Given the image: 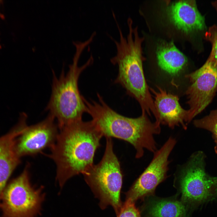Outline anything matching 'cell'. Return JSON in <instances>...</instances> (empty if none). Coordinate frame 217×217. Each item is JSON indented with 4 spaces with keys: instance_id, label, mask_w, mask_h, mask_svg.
I'll list each match as a JSON object with an SVG mask.
<instances>
[{
    "instance_id": "9",
    "label": "cell",
    "mask_w": 217,
    "mask_h": 217,
    "mask_svg": "<svg viewBox=\"0 0 217 217\" xmlns=\"http://www.w3.org/2000/svg\"><path fill=\"white\" fill-rule=\"evenodd\" d=\"M176 143L175 138L171 136L153 153L149 164L126 193V200L135 203L137 200L152 194L167 178L170 162L169 156Z\"/></svg>"
},
{
    "instance_id": "10",
    "label": "cell",
    "mask_w": 217,
    "mask_h": 217,
    "mask_svg": "<svg viewBox=\"0 0 217 217\" xmlns=\"http://www.w3.org/2000/svg\"><path fill=\"white\" fill-rule=\"evenodd\" d=\"M55 119L50 114L36 124L25 126L17 137L15 148L18 156L34 155L55 144L58 133Z\"/></svg>"
},
{
    "instance_id": "8",
    "label": "cell",
    "mask_w": 217,
    "mask_h": 217,
    "mask_svg": "<svg viewBox=\"0 0 217 217\" xmlns=\"http://www.w3.org/2000/svg\"><path fill=\"white\" fill-rule=\"evenodd\" d=\"M185 77L190 83L186 91L189 123L211 103L217 92V64L212 55L200 68Z\"/></svg>"
},
{
    "instance_id": "6",
    "label": "cell",
    "mask_w": 217,
    "mask_h": 217,
    "mask_svg": "<svg viewBox=\"0 0 217 217\" xmlns=\"http://www.w3.org/2000/svg\"><path fill=\"white\" fill-rule=\"evenodd\" d=\"M206 156L202 151L193 153L187 161L176 168L175 176L185 203L198 204L217 198V177L206 169Z\"/></svg>"
},
{
    "instance_id": "21",
    "label": "cell",
    "mask_w": 217,
    "mask_h": 217,
    "mask_svg": "<svg viewBox=\"0 0 217 217\" xmlns=\"http://www.w3.org/2000/svg\"></svg>"
},
{
    "instance_id": "18",
    "label": "cell",
    "mask_w": 217,
    "mask_h": 217,
    "mask_svg": "<svg viewBox=\"0 0 217 217\" xmlns=\"http://www.w3.org/2000/svg\"><path fill=\"white\" fill-rule=\"evenodd\" d=\"M117 217H141L135 203L126 200L122 204Z\"/></svg>"
},
{
    "instance_id": "5",
    "label": "cell",
    "mask_w": 217,
    "mask_h": 217,
    "mask_svg": "<svg viewBox=\"0 0 217 217\" xmlns=\"http://www.w3.org/2000/svg\"><path fill=\"white\" fill-rule=\"evenodd\" d=\"M105 152L101 161L83 174L85 180L102 209L111 206L116 215L122 205L120 193L123 175L120 162L113 149L111 137H106Z\"/></svg>"
},
{
    "instance_id": "2",
    "label": "cell",
    "mask_w": 217,
    "mask_h": 217,
    "mask_svg": "<svg viewBox=\"0 0 217 217\" xmlns=\"http://www.w3.org/2000/svg\"><path fill=\"white\" fill-rule=\"evenodd\" d=\"M98 102L85 99L87 112L106 137H114L131 143L136 150L135 157L143 156L145 149L154 153L157 149L154 135L161 131L160 124L152 122L146 113L136 118L121 115L111 108L97 94Z\"/></svg>"
},
{
    "instance_id": "17",
    "label": "cell",
    "mask_w": 217,
    "mask_h": 217,
    "mask_svg": "<svg viewBox=\"0 0 217 217\" xmlns=\"http://www.w3.org/2000/svg\"><path fill=\"white\" fill-rule=\"evenodd\" d=\"M203 37L211 44L210 54L217 64V25L214 24L210 27L205 33Z\"/></svg>"
},
{
    "instance_id": "13",
    "label": "cell",
    "mask_w": 217,
    "mask_h": 217,
    "mask_svg": "<svg viewBox=\"0 0 217 217\" xmlns=\"http://www.w3.org/2000/svg\"><path fill=\"white\" fill-rule=\"evenodd\" d=\"M157 87V91L151 88L150 90L154 95V104L160 124L171 129L181 126L186 130L188 124V110L181 105L178 96L167 92L159 86Z\"/></svg>"
},
{
    "instance_id": "16",
    "label": "cell",
    "mask_w": 217,
    "mask_h": 217,
    "mask_svg": "<svg viewBox=\"0 0 217 217\" xmlns=\"http://www.w3.org/2000/svg\"><path fill=\"white\" fill-rule=\"evenodd\" d=\"M193 123L196 127L211 133L215 143L214 150L217 154V109L211 111L208 115L202 118L194 120Z\"/></svg>"
},
{
    "instance_id": "14",
    "label": "cell",
    "mask_w": 217,
    "mask_h": 217,
    "mask_svg": "<svg viewBox=\"0 0 217 217\" xmlns=\"http://www.w3.org/2000/svg\"><path fill=\"white\" fill-rule=\"evenodd\" d=\"M156 55L159 67L173 76L178 74L187 62L186 57L172 41L160 42L156 47Z\"/></svg>"
},
{
    "instance_id": "19",
    "label": "cell",
    "mask_w": 217,
    "mask_h": 217,
    "mask_svg": "<svg viewBox=\"0 0 217 217\" xmlns=\"http://www.w3.org/2000/svg\"><path fill=\"white\" fill-rule=\"evenodd\" d=\"M211 5L217 13V1L212 2Z\"/></svg>"
},
{
    "instance_id": "12",
    "label": "cell",
    "mask_w": 217,
    "mask_h": 217,
    "mask_svg": "<svg viewBox=\"0 0 217 217\" xmlns=\"http://www.w3.org/2000/svg\"><path fill=\"white\" fill-rule=\"evenodd\" d=\"M27 121L25 117L20 116L18 123L0 137V203L7 181L20 162L16 151V141L27 124Z\"/></svg>"
},
{
    "instance_id": "7",
    "label": "cell",
    "mask_w": 217,
    "mask_h": 217,
    "mask_svg": "<svg viewBox=\"0 0 217 217\" xmlns=\"http://www.w3.org/2000/svg\"><path fill=\"white\" fill-rule=\"evenodd\" d=\"M28 166L6 187L0 204L1 217H35L40 212L45 195L41 187L32 186Z\"/></svg>"
},
{
    "instance_id": "15",
    "label": "cell",
    "mask_w": 217,
    "mask_h": 217,
    "mask_svg": "<svg viewBox=\"0 0 217 217\" xmlns=\"http://www.w3.org/2000/svg\"><path fill=\"white\" fill-rule=\"evenodd\" d=\"M147 212L148 217H186L184 205L173 200L153 199L148 204Z\"/></svg>"
},
{
    "instance_id": "11",
    "label": "cell",
    "mask_w": 217,
    "mask_h": 217,
    "mask_svg": "<svg viewBox=\"0 0 217 217\" xmlns=\"http://www.w3.org/2000/svg\"><path fill=\"white\" fill-rule=\"evenodd\" d=\"M165 14L174 28L186 35L204 36L207 30L205 17L199 11L195 0L169 2L165 8Z\"/></svg>"
},
{
    "instance_id": "3",
    "label": "cell",
    "mask_w": 217,
    "mask_h": 217,
    "mask_svg": "<svg viewBox=\"0 0 217 217\" xmlns=\"http://www.w3.org/2000/svg\"><path fill=\"white\" fill-rule=\"evenodd\" d=\"M118 41L112 37L116 48V55L111 58V62L118 68L114 83L121 85L127 94L138 102L142 113L149 115L152 113L156 119L159 117L154 101L146 83L143 68L144 58L142 45L144 38L139 36L138 30L128 29L126 36L119 30Z\"/></svg>"
},
{
    "instance_id": "4",
    "label": "cell",
    "mask_w": 217,
    "mask_h": 217,
    "mask_svg": "<svg viewBox=\"0 0 217 217\" xmlns=\"http://www.w3.org/2000/svg\"><path fill=\"white\" fill-rule=\"evenodd\" d=\"M75 46L76 51L73 63L69 65L68 72L65 74L63 68L58 78L52 71V92L46 108L49 113L57 120L60 130L70 124L82 120L83 114L87 112L84 97L81 95L79 90L78 81L82 72L93 63L94 58L91 54L84 64L79 66V59L85 47L81 44Z\"/></svg>"
},
{
    "instance_id": "1",
    "label": "cell",
    "mask_w": 217,
    "mask_h": 217,
    "mask_svg": "<svg viewBox=\"0 0 217 217\" xmlns=\"http://www.w3.org/2000/svg\"><path fill=\"white\" fill-rule=\"evenodd\" d=\"M60 130L49 156L56 166V179L62 187L71 178L83 174L93 165L96 150L103 134L92 120H81Z\"/></svg>"
},
{
    "instance_id": "20",
    "label": "cell",
    "mask_w": 217,
    "mask_h": 217,
    "mask_svg": "<svg viewBox=\"0 0 217 217\" xmlns=\"http://www.w3.org/2000/svg\"><path fill=\"white\" fill-rule=\"evenodd\" d=\"M1 1H2L0 0V5L1 3ZM0 17L2 18H3L4 17V16H3V15L1 14L0 12Z\"/></svg>"
}]
</instances>
